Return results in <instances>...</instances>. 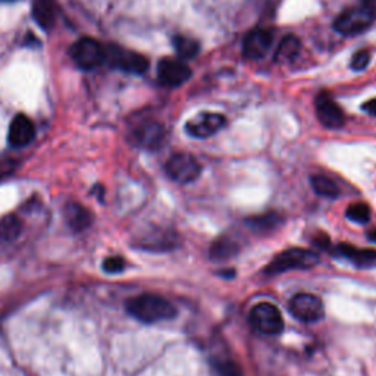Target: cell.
Instances as JSON below:
<instances>
[{
    "instance_id": "cell-1",
    "label": "cell",
    "mask_w": 376,
    "mask_h": 376,
    "mask_svg": "<svg viewBox=\"0 0 376 376\" xmlns=\"http://www.w3.org/2000/svg\"><path fill=\"white\" fill-rule=\"evenodd\" d=\"M125 308L134 319L147 325L157 324L162 320H171L178 313L169 300L150 293L130 298Z\"/></svg>"
},
{
    "instance_id": "cell-2",
    "label": "cell",
    "mask_w": 376,
    "mask_h": 376,
    "mask_svg": "<svg viewBox=\"0 0 376 376\" xmlns=\"http://www.w3.org/2000/svg\"><path fill=\"white\" fill-rule=\"evenodd\" d=\"M319 263L317 253L312 252L308 248H289L285 252L279 253L272 259V262L266 266V275H278L286 271L296 269H310Z\"/></svg>"
},
{
    "instance_id": "cell-3",
    "label": "cell",
    "mask_w": 376,
    "mask_h": 376,
    "mask_svg": "<svg viewBox=\"0 0 376 376\" xmlns=\"http://www.w3.org/2000/svg\"><path fill=\"white\" fill-rule=\"evenodd\" d=\"M375 16H376L375 6L363 4L360 6L344 11L335 20L334 28L339 34H346V35L359 34L368 30L373 24Z\"/></svg>"
},
{
    "instance_id": "cell-4",
    "label": "cell",
    "mask_w": 376,
    "mask_h": 376,
    "mask_svg": "<svg viewBox=\"0 0 376 376\" xmlns=\"http://www.w3.org/2000/svg\"><path fill=\"white\" fill-rule=\"evenodd\" d=\"M250 324L263 335H279L284 331V317L272 303H257L250 312Z\"/></svg>"
},
{
    "instance_id": "cell-5",
    "label": "cell",
    "mask_w": 376,
    "mask_h": 376,
    "mask_svg": "<svg viewBox=\"0 0 376 376\" xmlns=\"http://www.w3.org/2000/svg\"><path fill=\"white\" fill-rule=\"evenodd\" d=\"M104 62L131 74H145L149 68V61L145 56L119 46H107L104 49Z\"/></svg>"
},
{
    "instance_id": "cell-6",
    "label": "cell",
    "mask_w": 376,
    "mask_h": 376,
    "mask_svg": "<svg viewBox=\"0 0 376 376\" xmlns=\"http://www.w3.org/2000/svg\"><path fill=\"white\" fill-rule=\"evenodd\" d=\"M69 56L78 68L88 71L104 62V47L90 37H84L71 46Z\"/></svg>"
},
{
    "instance_id": "cell-7",
    "label": "cell",
    "mask_w": 376,
    "mask_h": 376,
    "mask_svg": "<svg viewBox=\"0 0 376 376\" xmlns=\"http://www.w3.org/2000/svg\"><path fill=\"white\" fill-rule=\"evenodd\" d=\"M166 172L174 181L188 184L200 176L202 165L199 160L188 153H175L166 162Z\"/></svg>"
},
{
    "instance_id": "cell-8",
    "label": "cell",
    "mask_w": 376,
    "mask_h": 376,
    "mask_svg": "<svg viewBox=\"0 0 376 376\" xmlns=\"http://www.w3.org/2000/svg\"><path fill=\"white\" fill-rule=\"evenodd\" d=\"M289 309L294 317L303 322H308V324L320 320L325 315L322 300L316 297L315 294H309V293H300L294 296L290 300Z\"/></svg>"
},
{
    "instance_id": "cell-9",
    "label": "cell",
    "mask_w": 376,
    "mask_h": 376,
    "mask_svg": "<svg viewBox=\"0 0 376 376\" xmlns=\"http://www.w3.org/2000/svg\"><path fill=\"white\" fill-rule=\"evenodd\" d=\"M226 119L221 114L205 112L194 116L186 123V131L195 138H207L217 134L219 130L225 127Z\"/></svg>"
},
{
    "instance_id": "cell-10",
    "label": "cell",
    "mask_w": 376,
    "mask_h": 376,
    "mask_svg": "<svg viewBox=\"0 0 376 376\" xmlns=\"http://www.w3.org/2000/svg\"><path fill=\"white\" fill-rule=\"evenodd\" d=\"M157 78L166 87H180L191 78V69L181 61L162 59L157 65Z\"/></svg>"
},
{
    "instance_id": "cell-11",
    "label": "cell",
    "mask_w": 376,
    "mask_h": 376,
    "mask_svg": "<svg viewBox=\"0 0 376 376\" xmlns=\"http://www.w3.org/2000/svg\"><path fill=\"white\" fill-rule=\"evenodd\" d=\"M274 43V34L269 30L250 31L243 44V53L247 59L259 61L267 55Z\"/></svg>"
},
{
    "instance_id": "cell-12",
    "label": "cell",
    "mask_w": 376,
    "mask_h": 376,
    "mask_svg": "<svg viewBox=\"0 0 376 376\" xmlns=\"http://www.w3.org/2000/svg\"><path fill=\"white\" fill-rule=\"evenodd\" d=\"M131 138L135 146L141 149L154 150L162 145V141L165 138V130L160 123L154 121H147L138 125V127L133 131Z\"/></svg>"
},
{
    "instance_id": "cell-13",
    "label": "cell",
    "mask_w": 376,
    "mask_h": 376,
    "mask_svg": "<svg viewBox=\"0 0 376 376\" xmlns=\"http://www.w3.org/2000/svg\"><path fill=\"white\" fill-rule=\"evenodd\" d=\"M316 115L319 122L331 130L341 128L346 123V116L341 107L325 95H320L316 100Z\"/></svg>"
},
{
    "instance_id": "cell-14",
    "label": "cell",
    "mask_w": 376,
    "mask_h": 376,
    "mask_svg": "<svg viewBox=\"0 0 376 376\" xmlns=\"http://www.w3.org/2000/svg\"><path fill=\"white\" fill-rule=\"evenodd\" d=\"M34 135H35V128L31 119L23 114L16 115L11 122L8 133L9 145L15 149L25 147L34 140Z\"/></svg>"
},
{
    "instance_id": "cell-15",
    "label": "cell",
    "mask_w": 376,
    "mask_h": 376,
    "mask_svg": "<svg viewBox=\"0 0 376 376\" xmlns=\"http://www.w3.org/2000/svg\"><path fill=\"white\" fill-rule=\"evenodd\" d=\"M63 217H65L66 225L74 232L84 231L85 228L90 226L93 222V217H92L90 210L85 209L84 206H81L80 203H75V202H71L65 206Z\"/></svg>"
},
{
    "instance_id": "cell-16",
    "label": "cell",
    "mask_w": 376,
    "mask_h": 376,
    "mask_svg": "<svg viewBox=\"0 0 376 376\" xmlns=\"http://www.w3.org/2000/svg\"><path fill=\"white\" fill-rule=\"evenodd\" d=\"M32 16L43 30H50L56 21L55 0H34Z\"/></svg>"
},
{
    "instance_id": "cell-17",
    "label": "cell",
    "mask_w": 376,
    "mask_h": 376,
    "mask_svg": "<svg viewBox=\"0 0 376 376\" xmlns=\"http://www.w3.org/2000/svg\"><path fill=\"white\" fill-rule=\"evenodd\" d=\"M240 245L229 237H221L214 240L210 245V259L214 262H224L237 256Z\"/></svg>"
},
{
    "instance_id": "cell-18",
    "label": "cell",
    "mask_w": 376,
    "mask_h": 376,
    "mask_svg": "<svg viewBox=\"0 0 376 376\" xmlns=\"http://www.w3.org/2000/svg\"><path fill=\"white\" fill-rule=\"evenodd\" d=\"M339 253L344 257L350 259L357 266H370L376 260V252L369 248H357L350 244H339L338 245Z\"/></svg>"
},
{
    "instance_id": "cell-19",
    "label": "cell",
    "mask_w": 376,
    "mask_h": 376,
    "mask_svg": "<svg viewBox=\"0 0 376 376\" xmlns=\"http://www.w3.org/2000/svg\"><path fill=\"white\" fill-rule=\"evenodd\" d=\"M310 183L315 193L320 197H325V199H336V197H339V193H341L336 183L324 175H313L310 178Z\"/></svg>"
},
{
    "instance_id": "cell-20",
    "label": "cell",
    "mask_w": 376,
    "mask_h": 376,
    "mask_svg": "<svg viewBox=\"0 0 376 376\" xmlns=\"http://www.w3.org/2000/svg\"><path fill=\"white\" fill-rule=\"evenodd\" d=\"M300 40L294 35H289V37H285L277 50V55H275V61L278 62H291L296 59V56L300 53Z\"/></svg>"
},
{
    "instance_id": "cell-21",
    "label": "cell",
    "mask_w": 376,
    "mask_h": 376,
    "mask_svg": "<svg viewBox=\"0 0 376 376\" xmlns=\"http://www.w3.org/2000/svg\"><path fill=\"white\" fill-rule=\"evenodd\" d=\"M23 231V224L15 214H8L0 221V241L9 243L20 237Z\"/></svg>"
},
{
    "instance_id": "cell-22",
    "label": "cell",
    "mask_w": 376,
    "mask_h": 376,
    "mask_svg": "<svg viewBox=\"0 0 376 376\" xmlns=\"http://www.w3.org/2000/svg\"><path fill=\"white\" fill-rule=\"evenodd\" d=\"M281 222H282V218L278 213H266V214H262V217H255L247 221L248 226L255 229L256 232L274 231L281 225Z\"/></svg>"
},
{
    "instance_id": "cell-23",
    "label": "cell",
    "mask_w": 376,
    "mask_h": 376,
    "mask_svg": "<svg viewBox=\"0 0 376 376\" xmlns=\"http://www.w3.org/2000/svg\"><path fill=\"white\" fill-rule=\"evenodd\" d=\"M174 47L181 59H193L200 50V44L186 35H176L174 39Z\"/></svg>"
},
{
    "instance_id": "cell-24",
    "label": "cell",
    "mask_w": 376,
    "mask_h": 376,
    "mask_svg": "<svg viewBox=\"0 0 376 376\" xmlns=\"http://www.w3.org/2000/svg\"><path fill=\"white\" fill-rule=\"evenodd\" d=\"M346 217L356 224H368L370 221V209L366 203H353L348 206Z\"/></svg>"
},
{
    "instance_id": "cell-25",
    "label": "cell",
    "mask_w": 376,
    "mask_h": 376,
    "mask_svg": "<svg viewBox=\"0 0 376 376\" xmlns=\"http://www.w3.org/2000/svg\"><path fill=\"white\" fill-rule=\"evenodd\" d=\"M213 372L217 376H243L241 368L231 359H218L213 362Z\"/></svg>"
},
{
    "instance_id": "cell-26",
    "label": "cell",
    "mask_w": 376,
    "mask_h": 376,
    "mask_svg": "<svg viewBox=\"0 0 376 376\" xmlns=\"http://www.w3.org/2000/svg\"><path fill=\"white\" fill-rule=\"evenodd\" d=\"M172 243H174L172 237L166 234H159V237L150 236L141 241L142 248H149V250H166L172 247Z\"/></svg>"
},
{
    "instance_id": "cell-27",
    "label": "cell",
    "mask_w": 376,
    "mask_h": 376,
    "mask_svg": "<svg viewBox=\"0 0 376 376\" xmlns=\"http://www.w3.org/2000/svg\"><path fill=\"white\" fill-rule=\"evenodd\" d=\"M369 62H370V53L368 50H359L353 55L350 65L354 71H363L365 68H368Z\"/></svg>"
},
{
    "instance_id": "cell-28",
    "label": "cell",
    "mask_w": 376,
    "mask_h": 376,
    "mask_svg": "<svg viewBox=\"0 0 376 376\" xmlns=\"http://www.w3.org/2000/svg\"><path fill=\"white\" fill-rule=\"evenodd\" d=\"M125 267V262L122 257L119 256H112V257H107L103 262V269L107 274H119L123 271Z\"/></svg>"
},
{
    "instance_id": "cell-29",
    "label": "cell",
    "mask_w": 376,
    "mask_h": 376,
    "mask_svg": "<svg viewBox=\"0 0 376 376\" xmlns=\"http://www.w3.org/2000/svg\"><path fill=\"white\" fill-rule=\"evenodd\" d=\"M363 111L372 116H376V99H372L363 104Z\"/></svg>"
},
{
    "instance_id": "cell-30",
    "label": "cell",
    "mask_w": 376,
    "mask_h": 376,
    "mask_svg": "<svg viewBox=\"0 0 376 376\" xmlns=\"http://www.w3.org/2000/svg\"><path fill=\"white\" fill-rule=\"evenodd\" d=\"M313 241H315V244L319 245L320 248H324V247L327 248V247L329 245V238H328L327 236H324V234H320V236L316 237Z\"/></svg>"
},
{
    "instance_id": "cell-31",
    "label": "cell",
    "mask_w": 376,
    "mask_h": 376,
    "mask_svg": "<svg viewBox=\"0 0 376 376\" xmlns=\"http://www.w3.org/2000/svg\"><path fill=\"white\" fill-rule=\"evenodd\" d=\"M368 237H369V240H372V241L376 243V228L372 229L370 232H368Z\"/></svg>"
},
{
    "instance_id": "cell-32",
    "label": "cell",
    "mask_w": 376,
    "mask_h": 376,
    "mask_svg": "<svg viewBox=\"0 0 376 376\" xmlns=\"http://www.w3.org/2000/svg\"><path fill=\"white\" fill-rule=\"evenodd\" d=\"M0 2H13V0H0Z\"/></svg>"
}]
</instances>
